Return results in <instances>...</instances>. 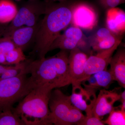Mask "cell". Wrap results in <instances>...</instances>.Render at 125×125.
I'll return each mask as SVG.
<instances>
[{"mask_svg":"<svg viewBox=\"0 0 125 125\" xmlns=\"http://www.w3.org/2000/svg\"><path fill=\"white\" fill-rule=\"evenodd\" d=\"M68 51L61 50L55 55L28 61L25 68L29 93L41 86L52 90L71 84L69 71Z\"/></svg>","mask_w":125,"mask_h":125,"instance_id":"6da1fadb","label":"cell"},{"mask_svg":"<svg viewBox=\"0 0 125 125\" xmlns=\"http://www.w3.org/2000/svg\"><path fill=\"white\" fill-rule=\"evenodd\" d=\"M65 1L46 4V12L40 21L32 51L38 59L45 57L54 40L71 23L72 6L67 5Z\"/></svg>","mask_w":125,"mask_h":125,"instance_id":"7a4b0ae2","label":"cell"},{"mask_svg":"<svg viewBox=\"0 0 125 125\" xmlns=\"http://www.w3.org/2000/svg\"><path fill=\"white\" fill-rule=\"evenodd\" d=\"M52 90L44 86L33 89L12 110L24 125H49V103Z\"/></svg>","mask_w":125,"mask_h":125,"instance_id":"3957f363","label":"cell"},{"mask_svg":"<svg viewBox=\"0 0 125 125\" xmlns=\"http://www.w3.org/2000/svg\"><path fill=\"white\" fill-rule=\"evenodd\" d=\"M25 69L15 77L0 79V113L13 109L14 104L28 93Z\"/></svg>","mask_w":125,"mask_h":125,"instance_id":"277c9868","label":"cell"},{"mask_svg":"<svg viewBox=\"0 0 125 125\" xmlns=\"http://www.w3.org/2000/svg\"><path fill=\"white\" fill-rule=\"evenodd\" d=\"M46 4L38 0H29L19 9L11 22L7 25L3 36L8 37L15 30L23 26H35L46 12Z\"/></svg>","mask_w":125,"mask_h":125,"instance_id":"5b68a950","label":"cell"},{"mask_svg":"<svg viewBox=\"0 0 125 125\" xmlns=\"http://www.w3.org/2000/svg\"><path fill=\"white\" fill-rule=\"evenodd\" d=\"M76 48L87 55L92 54V49L88 38L85 37L82 30L72 25L56 38L49 47V52L57 49L70 51Z\"/></svg>","mask_w":125,"mask_h":125,"instance_id":"8992f818","label":"cell"},{"mask_svg":"<svg viewBox=\"0 0 125 125\" xmlns=\"http://www.w3.org/2000/svg\"><path fill=\"white\" fill-rule=\"evenodd\" d=\"M73 106L70 96L57 88L52 90L49 103V125H64L66 116Z\"/></svg>","mask_w":125,"mask_h":125,"instance_id":"52a82bcc","label":"cell"},{"mask_svg":"<svg viewBox=\"0 0 125 125\" xmlns=\"http://www.w3.org/2000/svg\"><path fill=\"white\" fill-rule=\"evenodd\" d=\"M98 15L95 9L87 3H78L72 6L71 23L81 30L90 31L96 27Z\"/></svg>","mask_w":125,"mask_h":125,"instance_id":"ba28073f","label":"cell"},{"mask_svg":"<svg viewBox=\"0 0 125 125\" xmlns=\"http://www.w3.org/2000/svg\"><path fill=\"white\" fill-rule=\"evenodd\" d=\"M122 40H118L111 48L97 52L96 55L91 54L88 56L85 63L83 80L97 72L107 70L112 57L120 45Z\"/></svg>","mask_w":125,"mask_h":125,"instance_id":"9c48e42d","label":"cell"},{"mask_svg":"<svg viewBox=\"0 0 125 125\" xmlns=\"http://www.w3.org/2000/svg\"><path fill=\"white\" fill-rule=\"evenodd\" d=\"M96 92L83 88L81 84L73 85L70 96L71 101L75 107L85 112L86 116H92V109L97 97Z\"/></svg>","mask_w":125,"mask_h":125,"instance_id":"30bf717a","label":"cell"},{"mask_svg":"<svg viewBox=\"0 0 125 125\" xmlns=\"http://www.w3.org/2000/svg\"><path fill=\"white\" fill-rule=\"evenodd\" d=\"M88 56L78 48L69 53L68 62L71 84H81L84 80L85 62Z\"/></svg>","mask_w":125,"mask_h":125,"instance_id":"8fae6325","label":"cell"},{"mask_svg":"<svg viewBox=\"0 0 125 125\" xmlns=\"http://www.w3.org/2000/svg\"><path fill=\"white\" fill-rule=\"evenodd\" d=\"M120 99V94L115 91L101 90L92 109L93 115L102 120L104 116L114 109V103Z\"/></svg>","mask_w":125,"mask_h":125,"instance_id":"7c38bea8","label":"cell"},{"mask_svg":"<svg viewBox=\"0 0 125 125\" xmlns=\"http://www.w3.org/2000/svg\"><path fill=\"white\" fill-rule=\"evenodd\" d=\"M123 37L117 36L106 28L98 29L88 38L90 46L93 51L97 52L111 48Z\"/></svg>","mask_w":125,"mask_h":125,"instance_id":"4fadbf2b","label":"cell"},{"mask_svg":"<svg viewBox=\"0 0 125 125\" xmlns=\"http://www.w3.org/2000/svg\"><path fill=\"white\" fill-rule=\"evenodd\" d=\"M40 22L35 26H23L13 31L10 36L16 47L23 51L25 50L33 42H34L38 31Z\"/></svg>","mask_w":125,"mask_h":125,"instance_id":"5bb4252c","label":"cell"},{"mask_svg":"<svg viewBox=\"0 0 125 125\" xmlns=\"http://www.w3.org/2000/svg\"><path fill=\"white\" fill-rule=\"evenodd\" d=\"M106 16L107 28L117 36L123 37L125 31V11L116 7L110 8L107 10Z\"/></svg>","mask_w":125,"mask_h":125,"instance_id":"9a60e30c","label":"cell"},{"mask_svg":"<svg viewBox=\"0 0 125 125\" xmlns=\"http://www.w3.org/2000/svg\"><path fill=\"white\" fill-rule=\"evenodd\" d=\"M109 70L114 81L121 87L125 88V50L120 48L112 57Z\"/></svg>","mask_w":125,"mask_h":125,"instance_id":"2e32d148","label":"cell"},{"mask_svg":"<svg viewBox=\"0 0 125 125\" xmlns=\"http://www.w3.org/2000/svg\"><path fill=\"white\" fill-rule=\"evenodd\" d=\"M18 9L11 0H0V23L9 24L15 17Z\"/></svg>","mask_w":125,"mask_h":125,"instance_id":"e0dca14e","label":"cell"},{"mask_svg":"<svg viewBox=\"0 0 125 125\" xmlns=\"http://www.w3.org/2000/svg\"><path fill=\"white\" fill-rule=\"evenodd\" d=\"M23 51L16 47L5 54L6 61L8 65L19 64L26 60V56Z\"/></svg>","mask_w":125,"mask_h":125,"instance_id":"ac0fdd59","label":"cell"},{"mask_svg":"<svg viewBox=\"0 0 125 125\" xmlns=\"http://www.w3.org/2000/svg\"><path fill=\"white\" fill-rule=\"evenodd\" d=\"M24 125L22 121L12 109L0 113V125Z\"/></svg>","mask_w":125,"mask_h":125,"instance_id":"d6986e66","label":"cell"},{"mask_svg":"<svg viewBox=\"0 0 125 125\" xmlns=\"http://www.w3.org/2000/svg\"><path fill=\"white\" fill-rule=\"evenodd\" d=\"M85 117L80 110L73 105L66 116L64 125H79L85 119Z\"/></svg>","mask_w":125,"mask_h":125,"instance_id":"ffe728a7","label":"cell"},{"mask_svg":"<svg viewBox=\"0 0 125 125\" xmlns=\"http://www.w3.org/2000/svg\"><path fill=\"white\" fill-rule=\"evenodd\" d=\"M93 75L99 88L107 89L114 81L109 70H104Z\"/></svg>","mask_w":125,"mask_h":125,"instance_id":"44dd1931","label":"cell"},{"mask_svg":"<svg viewBox=\"0 0 125 125\" xmlns=\"http://www.w3.org/2000/svg\"><path fill=\"white\" fill-rule=\"evenodd\" d=\"M109 114V115L106 120L103 121L105 125H125V111L121 109L115 110L114 108Z\"/></svg>","mask_w":125,"mask_h":125,"instance_id":"7402d4cb","label":"cell"},{"mask_svg":"<svg viewBox=\"0 0 125 125\" xmlns=\"http://www.w3.org/2000/svg\"><path fill=\"white\" fill-rule=\"evenodd\" d=\"M27 62L28 61L25 60L17 64L9 65V67L0 77V79L13 78L17 76L25 68Z\"/></svg>","mask_w":125,"mask_h":125,"instance_id":"603a6c76","label":"cell"},{"mask_svg":"<svg viewBox=\"0 0 125 125\" xmlns=\"http://www.w3.org/2000/svg\"><path fill=\"white\" fill-rule=\"evenodd\" d=\"M16 47L9 37L2 36L0 37V51L5 55Z\"/></svg>","mask_w":125,"mask_h":125,"instance_id":"cb8c5ba5","label":"cell"},{"mask_svg":"<svg viewBox=\"0 0 125 125\" xmlns=\"http://www.w3.org/2000/svg\"><path fill=\"white\" fill-rule=\"evenodd\" d=\"M81 84H83L85 89L95 92L100 88L93 74L83 81Z\"/></svg>","mask_w":125,"mask_h":125,"instance_id":"d4e9b609","label":"cell"},{"mask_svg":"<svg viewBox=\"0 0 125 125\" xmlns=\"http://www.w3.org/2000/svg\"><path fill=\"white\" fill-rule=\"evenodd\" d=\"M100 4L106 9L116 7L125 3V0H98Z\"/></svg>","mask_w":125,"mask_h":125,"instance_id":"484cf974","label":"cell"},{"mask_svg":"<svg viewBox=\"0 0 125 125\" xmlns=\"http://www.w3.org/2000/svg\"><path fill=\"white\" fill-rule=\"evenodd\" d=\"M103 121L93 115L85 117V118L80 124L79 125H104Z\"/></svg>","mask_w":125,"mask_h":125,"instance_id":"4316f807","label":"cell"},{"mask_svg":"<svg viewBox=\"0 0 125 125\" xmlns=\"http://www.w3.org/2000/svg\"><path fill=\"white\" fill-rule=\"evenodd\" d=\"M0 64L8 65L6 61L5 55L0 51Z\"/></svg>","mask_w":125,"mask_h":125,"instance_id":"83f0119b","label":"cell"},{"mask_svg":"<svg viewBox=\"0 0 125 125\" xmlns=\"http://www.w3.org/2000/svg\"><path fill=\"white\" fill-rule=\"evenodd\" d=\"M8 24H1L0 23V37L3 36L5 30Z\"/></svg>","mask_w":125,"mask_h":125,"instance_id":"f1b7e54d","label":"cell"},{"mask_svg":"<svg viewBox=\"0 0 125 125\" xmlns=\"http://www.w3.org/2000/svg\"><path fill=\"white\" fill-rule=\"evenodd\" d=\"M9 65H6L0 64V77L4 72L9 67Z\"/></svg>","mask_w":125,"mask_h":125,"instance_id":"f546056e","label":"cell"},{"mask_svg":"<svg viewBox=\"0 0 125 125\" xmlns=\"http://www.w3.org/2000/svg\"><path fill=\"white\" fill-rule=\"evenodd\" d=\"M120 100H121V103L125 102V91H123V92L120 94Z\"/></svg>","mask_w":125,"mask_h":125,"instance_id":"4dcf8cb0","label":"cell"},{"mask_svg":"<svg viewBox=\"0 0 125 125\" xmlns=\"http://www.w3.org/2000/svg\"><path fill=\"white\" fill-rule=\"evenodd\" d=\"M52 0L55 1H58L59 2H62L66 1V0Z\"/></svg>","mask_w":125,"mask_h":125,"instance_id":"1f68e13d","label":"cell"},{"mask_svg":"<svg viewBox=\"0 0 125 125\" xmlns=\"http://www.w3.org/2000/svg\"><path fill=\"white\" fill-rule=\"evenodd\" d=\"M29 0L33 1V0Z\"/></svg>","mask_w":125,"mask_h":125,"instance_id":"d6a6232c","label":"cell"},{"mask_svg":"<svg viewBox=\"0 0 125 125\" xmlns=\"http://www.w3.org/2000/svg\"><path fill=\"white\" fill-rule=\"evenodd\" d=\"M15 0L16 1H20L21 0Z\"/></svg>","mask_w":125,"mask_h":125,"instance_id":"836d02e7","label":"cell"}]
</instances>
